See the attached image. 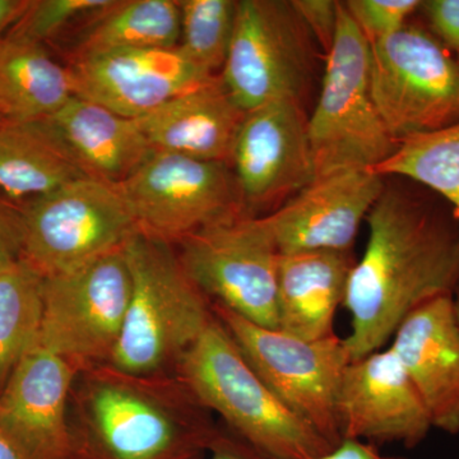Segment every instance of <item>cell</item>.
<instances>
[{
    "mask_svg": "<svg viewBox=\"0 0 459 459\" xmlns=\"http://www.w3.org/2000/svg\"><path fill=\"white\" fill-rule=\"evenodd\" d=\"M433 195L422 186L385 189L368 214L369 238L343 303L351 314L343 338L351 361L382 350L420 305L457 289L459 223Z\"/></svg>",
    "mask_w": 459,
    "mask_h": 459,
    "instance_id": "1",
    "label": "cell"
},
{
    "mask_svg": "<svg viewBox=\"0 0 459 459\" xmlns=\"http://www.w3.org/2000/svg\"><path fill=\"white\" fill-rule=\"evenodd\" d=\"M71 459H207L220 433L177 374L80 371L69 398Z\"/></svg>",
    "mask_w": 459,
    "mask_h": 459,
    "instance_id": "2",
    "label": "cell"
},
{
    "mask_svg": "<svg viewBox=\"0 0 459 459\" xmlns=\"http://www.w3.org/2000/svg\"><path fill=\"white\" fill-rule=\"evenodd\" d=\"M132 290L122 336L108 365L134 376L174 374L214 316L172 244L138 230L123 246Z\"/></svg>",
    "mask_w": 459,
    "mask_h": 459,
    "instance_id": "3",
    "label": "cell"
},
{
    "mask_svg": "<svg viewBox=\"0 0 459 459\" xmlns=\"http://www.w3.org/2000/svg\"><path fill=\"white\" fill-rule=\"evenodd\" d=\"M174 373L228 430L268 457L319 459L334 449L264 385L216 316Z\"/></svg>",
    "mask_w": 459,
    "mask_h": 459,
    "instance_id": "4",
    "label": "cell"
},
{
    "mask_svg": "<svg viewBox=\"0 0 459 459\" xmlns=\"http://www.w3.org/2000/svg\"><path fill=\"white\" fill-rule=\"evenodd\" d=\"M327 56L322 90L307 117L314 179L333 172L373 170L397 150L370 89V42L338 3L337 31Z\"/></svg>",
    "mask_w": 459,
    "mask_h": 459,
    "instance_id": "5",
    "label": "cell"
},
{
    "mask_svg": "<svg viewBox=\"0 0 459 459\" xmlns=\"http://www.w3.org/2000/svg\"><path fill=\"white\" fill-rule=\"evenodd\" d=\"M21 261L42 279L83 267L123 247L137 222L117 186L84 178L20 202Z\"/></svg>",
    "mask_w": 459,
    "mask_h": 459,
    "instance_id": "6",
    "label": "cell"
},
{
    "mask_svg": "<svg viewBox=\"0 0 459 459\" xmlns=\"http://www.w3.org/2000/svg\"><path fill=\"white\" fill-rule=\"evenodd\" d=\"M238 350L283 404L332 446L342 442L337 418L341 379L350 360L337 334L305 341L256 325L228 307L211 303Z\"/></svg>",
    "mask_w": 459,
    "mask_h": 459,
    "instance_id": "7",
    "label": "cell"
},
{
    "mask_svg": "<svg viewBox=\"0 0 459 459\" xmlns=\"http://www.w3.org/2000/svg\"><path fill=\"white\" fill-rule=\"evenodd\" d=\"M370 50L371 95L398 143L459 122L457 60L427 27L407 23Z\"/></svg>",
    "mask_w": 459,
    "mask_h": 459,
    "instance_id": "8",
    "label": "cell"
},
{
    "mask_svg": "<svg viewBox=\"0 0 459 459\" xmlns=\"http://www.w3.org/2000/svg\"><path fill=\"white\" fill-rule=\"evenodd\" d=\"M131 290L123 247L42 279L38 346L65 359L78 373L108 364L122 336Z\"/></svg>",
    "mask_w": 459,
    "mask_h": 459,
    "instance_id": "9",
    "label": "cell"
},
{
    "mask_svg": "<svg viewBox=\"0 0 459 459\" xmlns=\"http://www.w3.org/2000/svg\"><path fill=\"white\" fill-rule=\"evenodd\" d=\"M144 234L178 243L247 214L229 162L152 151L117 186Z\"/></svg>",
    "mask_w": 459,
    "mask_h": 459,
    "instance_id": "10",
    "label": "cell"
},
{
    "mask_svg": "<svg viewBox=\"0 0 459 459\" xmlns=\"http://www.w3.org/2000/svg\"><path fill=\"white\" fill-rule=\"evenodd\" d=\"M177 244L184 271L208 300L256 325L279 329V252L262 217L241 214Z\"/></svg>",
    "mask_w": 459,
    "mask_h": 459,
    "instance_id": "11",
    "label": "cell"
},
{
    "mask_svg": "<svg viewBox=\"0 0 459 459\" xmlns=\"http://www.w3.org/2000/svg\"><path fill=\"white\" fill-rule=\"evenodd\" d=\"M312 41L290 2L240 0L221 81L243 113L279 100L300 102Z\"/></svg>",
    "mask_w": 459,
    "mask_h": 459,
    "instance_id": "12",
    "label": "cell"
},
{
    "mask_svg": "<svg viewBox=\"0 0 459 459\" xmlns=\"http://www.w3.org/2000/svg\"><path fill=\"white\" fill-rule=\"evenodd\" d=\"M230 166L244 207L274 204L314 180L307 117L294 100H279L247 113Z\"/></svg>",
    "mask_w": 459,
    "mask_h": 459,
    "instance_id": "13",
    "label": "cell"
},
{
    "mask_svg": "<svg viewBox=\"0 0 459 459\" xmlns=\"http://www.w3.org/2000/svg\"><path fill=\"white\" fill-rule=\"evenodd\" d=\"M385 189L383 177L352 169L316 178L262 221L279 255L350 252L361 223Z\"/></svg>",
    "mask_w": 459,
    "mask_h": 459,
    "instance_id": "14",
    "label": "cell"
},
{
    "mask_svg": "<svg viewBox=\"0 0 459 459\" xmlns=\"http://www.w3.org/2000/svg\"><path fill=\"white\" fill-rule=\"evenodd\" d=\"M342 439L415 448L433 425L409 374L391 349L347 365L337 397Z\"/></svg>",
    "mask_w": 459,
    "mask_h": 459,
    "instance_id": "15",
    "label": "cell"
},
{
    "mask_svg": "<svg viewBox=\"0 0 459 459\" xmlns=\"http://www.w3.org/2000/svg\"><path fill=\"white\" fill-rule=\"evenodd\" d=\"M74 96L140 119L212 74L175 49L117 50L71 59Z\"/></svg>",
    "mask_w": 459,
    "mask_h": 459,
    "instance_id": "16",
    "label": "cell"
},
{
    "mask_svg": "<svg viewBox=\"0 0 459 459\" xmlns=\"http://www.w3.org/2000/svg\"><path fill=\"white\" fill-rule=\"evenodd\" d=\"M78 370L33 347L0 392V429L26 459H71L69 398Z\"/></svg>",
    "mask_w": 459,
    "mask_h": 459,
    "instance_id": "17",
    "label": "cell"
},
{
    "mask_svg": "<svg viewBox=\"0 0 459 459\" xmlns=\"http://www.w3.org/2000/svg\"><path fill=\"white\" fill-rule=\"evenodd\" d=\"M389 349L412 380L433 429L459 434V323L453 295L435 298L411 312Z\"/></svg>",
    "mask_w": 459,
    "mask_h": 459,
    "instance_id": "18",
    "label": "cell"
},
{
    "mask_svg": "<svg viewBox=\"0 0 459 459\" xmlns=\"http://www.w3.org/2000/svg\"><path fill=\"white\" fill-rule=\"evenodd\" d=\"M244 117L221 78L212 75L137 122L152 151L230 164Z\"/></svg>",
    "mask_w": 459,
    "mask_h": 459,
    "instance_id": "19",
    "label": "cell"
},
{
    "mask_svg": "<svg viewBox=\"0 0 459 459\" xmlns=\"http://www.w3.org/2000/svg\"><path fill=\"white\" fill-rule=\"evenodd\" d=\"M353 264L350 252L279 255V331L305 341L334 336V318L344 303Z\"/></svg>",
    "mask_w": 459,
    "mask_h": 459,
    "instance_id": "20",
    "label": "cell"
},
{
    "mask_svg": "<svg viewBox=\"0 0 459 459\" xmlns=\"http://www.w3.org/2000/svg\"><path fill=\"white\" fill-rule=\"evenodd\" d=\"M92 179L119 186L152 152L137 119L74 96L48 117Z\"/></svg>",
    "mask_w": 459,
    "mask_h": 459,
    "instance_id": "21",
    "label": "cell"
},
{
    "mask_svg": "<svg viewBox=\"0 0 459 459\" xmlns=\"http://www.w3.org/2000/svg\"><path fill=\"white\" fill-rule=\"evenodd\" d=\"M90 178L48 119L0 126V193L11 201L42 197Z\"/></svg>",
    "mask_w": 459,
    "mask_h": 459,
    "instance_id": "22",
    "label": "cell"
},
{
    "mask_svg": "<svg viewBox=\"0 0 459 459\" xmlns=\"http://www.w3.org/2000/svg\"><path fill=\"white\" fill-rule=\"evenodd\" d=\"M74 96L68 65L49 47L8 32L0 41V117L7 123L48 119Z\"/></svg>",
    "mask_w": 459,
    "mask_h": 459,
    "instance_id": "23",
    "label": "cell"
},
{
    "mask_svg": "<svg viewBox=\"0 0 459 459\" xmlns=\"http://www.w3.org/2000/svg\"><path fill=\"white\" fill-rule=\"evenodd\" d=\"M179 44L178 0H111L78 27L71 59L105 51L175 49Z\"/></svg>",
    "mask_w": 459,
    "mask_h": 459,
    "instance_id": "24",
    "label": "cell"
},
{
    "mask_svg": "<svg viewBox=\"0 0 459 459\" xmlns=\"http://www.w3.org/2000/svg\"><path fill=\"white\" fill-rule=\"evenodd\" d=\"M371 171L430 190L452 208L459 223V122L401 141L394 155Z\"/></svg>",
    "mask_w": 459,
    "mask_h": 459,
    "instance_id": "25",
    "label": "cell"
},
{
    "mask_svg": "<svg viewBox=\"0 0 459 459\" xmlns=\"http://www.w3.org/2000/svg\"><path fill=\"white\" fill-rule=\"evenodd\" d=\"M42 277L18 261L0 273V392L21 360L38 346Z\"/></svg>",
    "mask_w": 459,
    "mask_h": 459,
    "instance_id": "26",
    "label": "cell"
},
{
    "mask_svg": "<svg viewBox=\"0 0 459 459\" xmlns=\"http://www.w3.org/2000/svg\"><path fill=\"white\" fill-rule=\"evenodd\" d=\"M179 48L192 62L213 75L228 57L238 16V0H178Z\"/></svg>",
    "mask_w": 459,
    "mask_h": 459,
    "instance_id": "27",
    "label": "cell"
},
{
    "mask_svg": "<svg viewBox=\"0 0 459 459\" xmlns=\"http://www.w3.org/2000/svg\"><path fill=\"white\" fill-rule=\"evenodd\" d=\"M111 0H30L25 13L9 30L14 35L49 45L59 40L72 26L82 25Z\"/></svg>",
    "mask_w": 459,
    "mask_h": 459,
    "instance_id": "28",
    "label": "cell"
},
{
    "mask_svg": "<svg viewBox=\"0 0 459 459\" xmlns=\"http://www.w3.org/2000/svg\"><path fill=\"white\" fill-rule=\"evenodd\" d=\"M350 16L369 42L382 40L400 31L421 7L419 0H349Z\"/></svg>",
    "mask_w": 459,
    "mask_h": 459,
    "instance_id": "29",
    "label": "cell"
},
{
    "mask_svg": "<svg viewBox=\"0 0 459 459\" xmlns=\"http://www.w3.org/2000/svg\"><path fill=\"white\" fill-rule=\"evenodd\" d=\"M291 7L310 36L327 54L333 44L338 23V3L332 0H294Z\"/></svg>",
    "mask_w": 459,
    "mask_h": 459,
    "instance_id": "30",
    "label": "cell"
},
{
    "mask_svg": "<svg viewBox=\"0 0 459 459\" xmlns=\"http://www.w3.org/2000/svg\"><path fill=\"white\" fill-rule=\"evenodd\" d=\"M428 30L449 50L459 49V0L421 2Z\"/></svg>",
    "mask_w": 459,
    "mask_h": 459,
    "instance_id": "31",
    "label": "cell"
},
{
    "mask_svg": "<svg viewBox=\"0 0 459 459\" xmlns=\"http://www.w3.org/2000/svg\"><path fill=\"white\" fill-rule=\"evenodd\" d=\"M22 223L20 204L0 193V273L21 261Z\"/></svg>",
    "mask_w": 459,
    "mask_h": 459,
    "instance_id": "32",
    "label": "cell"
},
{
    "mask_svg": "<svg viewBox=\"0 0 459 459\" xmlns=\"http://www.w3.org/2000/svg\"><path fill=\"white\" fill-rule=\"evenodd\" d=\"M207 459H273L256 451L252 446L241 440L230 430L220 429V433L212 446Z\"/></svg>",
    "mask_w": 459,
    "mask_h": 459,
    "instance_id": "33",
    "label": "cell"
},
{
    "mask_svg": "<svg viewBox=\"0 0 459 459\" xmlns=\"http://www.w3.org/2000/svg\"><path fill=\"white\" fill-rule=\"evenodd\" d=\"M319 459H409L397 455H385L374 444L360 440L343 439L333 451Z\"/></svg>",
    "mask_w": 459,
    "mask_h": 459,
    "instance_id": "34",
    "label": "cell"
},
{
    "mask_svg": "<svg viewBox=\"0 0 459 459\" xmlns=\"http://www.w3.org/2000/svg\"><path fill=\"white\" fill-rule=\"evenodd\" d=\"M30 0H0V41L29 7Z\"/></svg>",
    "mask_w": 459,
    "mask_h": 459,
    "instance_id": "35",
    "label": "cell"
},
{
    "mask_svg": "<svg viewBox=\"0 0 459 459\" xmlns=\"http://www.w3.org/2000/svg\"><path fill=\"white\" fill-rule=\"evenodd\" d=\"M0 459H26L2 429H0Z\"/></svg>",
    "mask_w": 459,
    "mask_h": 459,
    "instance_id": "36",
    "label": "cell"
},
{
    "mask_svg": "<svg viewBox=\"0 0 459 459\" xmlns=\"http://www.w3.org/2000/svg\"><path fill=\"white\" fill-rule=\"evenodd\" d=\"M453 304H455V316H457L459 323V283L457 289H455V294H453Z\"/></svg>",
    "mask_w": 459,
    "mask_h": 459,
    "instance_id": "37",
    "label": "cell"
},
{
    "mask_svg": "<svg viewBox=\"0 0 459 459\" xmlns=\"http://www.w3.org/2000/svg\"><path fill=\"white\" fill-rule=\"evenodd\" d=\"M457 53V56H455V60H457L458 69H459V49L455 51Z\"/></svg>",
    "mask_w": 459,
    "mask_h": 459,
    "instance_id": "38",
    "label": "cell"
},
{
    "mask_svg": "<svg viewBox=\"0 0 459 459\" xmlns=\"http://www.w3.org/2000/svg\"><path fill=\"white\" fill-rule=\"evenodd\" d=\"M4 123H7V122H5V120H4V119H3V117H0V126H3V124H4Z\"/></svg>",
    "mask_w": 459,
    "mask_h": 459,
    "instance_id": "39",
    "label": "cell"
}]
</instances>
